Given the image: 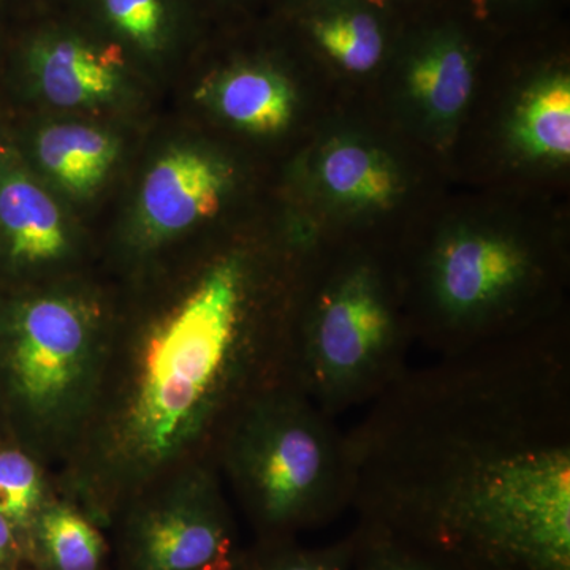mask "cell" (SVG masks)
Segmentation results:
<instances>
[{
    "mask_svg": "<svg viewBox=\"0 0 570 570\" xmlns=\"http://www.w3.org/2000/svg\"><path fill=\"white\" fill-rule=\"evenodd\" d=\"M39 469L18 450L0 452V515L10 524H24L39 505Z\"/></svg>",
    "mask_w": 570,
    "mask_h": 570,
    "instance_id": "obj_20",
    "label": "cell"
},
{
    "mask_svg": "<svg viewBox=\"0 0 570 570\" xmlns=\"http://www.w3.org/2000/svg\"><path fill=\"white\" fill-rule=\"evenodd\" d=\"M569 376L524 335L407 367L346 433L356 521L453 570H570Z\"/></svg>",
    "mask_w": 570,
    "mask_h": 570,
    "instance_id": "obj_1",
    "label": "cell"
},
{
    "mask_svg": "<svg viewBox=\"0 0 570 570\" xmlns=\"http://www.w3.org/2000/svg\"><path fill=\"white\" fill-rule=\"evenodd\" d=\"M291 14L307 50L356 77L389 61L401 29L365 0H303Z\"/></svg>",
    "mask_w": 570,
    "mask_h": 570,
    "instance_id": "obj_9",
    "label": "cell"
},
{
    "mask_svg": "<svg viewBox=\"0 0 570 570\" xmlns=\"http://www.w3.org/2000/svg\"><path fill=\"white\" fill-rule=\"evenodd\" d=\"M245 258L227 255L146 340L129 414L130 444L160 460L216 412L236 414L294 382V346L254 326Z\"/></svg>",
    "mask_w": 570,
    "mask_h": 570,
    "instance_id": "obj_2",
    "label": "cell"
},
{
    "mask_svg": "<svg viewBox=\"0 0 570 570\" xmlns=\"http://www.w3.org/2000/svg\"><path fill=\"white\" fill-rule=\"evenodd\" d=\"M316 170L326 197L347 208H387L400 194V175L389 157L351 138L330 141Z\"/></svg>",
    "mask_w": 570,
    "mask_h": 570,
    "instance_id": "obj_14",
    "label": "cell"
},
{
    "mask_svg": "<svg viewBox=\"0 0 570 570\" xmlns=\"http://www.w3.org/2000/svg\"><path fill=\"white\" fill-rule=\"evenodd\" d=\"M119 145L116 138L82 124H55L40 130L36 156L52 181L75 197H89L110 174Z\"/></svg>",
    "mask_w": 570,
    "mask_h": 570,
    "instance_id": "obj_15",
    "label": "cell"
},
{
    "mask_svg": "<svg viewBox=\"0 0 570 570\" xmlns=\"http://www.w3.org/2000/svg\"><path fill=\"white\" fill-rule=\"evenodd\" d=\"M228 174L209 154L178 148L165 153L146 175L140 219L154 242L171 238L219 212Z\"/></svg>",
    "mask_w": 570,
    "mask_h": 570,
    "instance_id": "obj_10",
    "label": "cell"
},
{
    "mask_svg": "<svg viewBox=\"0 0 570 570\" xmlns=\"http://www.w3.org/2000/svg\"><path fill=\"white\" fill-rule=\"evenodd\" d=\"M351 570H453L414 540L356 521Z\"/></svg>",
    "mask_w": 570,
    "mask_h": 570,
    "instance_id": "obj_18",
    "label": "cell"
},
{
    "mask_svg": "<svg viewBox=\"0 0 570 570\" xmlns=\"http://www.w3.org/2000/svg\"><path fill=\"white\" fill-rule=\"evenodd\" d=\"M407 326L373 262L333 269L294 337V384L325 414L370 404L407 370Z\"/></svg>",
    "mask_w": 570,
    "mask_h": 570,
    "instance_id": "obj_4",
    "label": "cell"
},
{
    "mask_svg": "<svg viewBox=\"0 0 570 570\" xmlns=\"http://www.w3.org/2000/svg\"><path fill=\"white\" fill-rule=\"evenodd\" d=\"M485 31L453 0L401 24L389 61L409 102L434 129H449L466 110Z\"/></svg>",
    "mask_w": 570,
    "mask_h": 570,
    "instance_id": "obj_6",
    "label": "cell"
},
{
    "mask_svg": "<svg viewBox=\"0 0 570 570\" xmlns=\"http://www.w3.org/2000/svg\"><path fill=\"white\" fill-rule=\"evenodd\" d=\"M367 6L373 7L390 20L397 24L414 20L419 14L441 6L445 0H365Z\"/></svg>",
    "mask_w": 570,
    "mask_h": 570,
    "instance_id": "obj_23",
    "label": "cell"
},
{
    "mask_svg": "<svg viewBox=\"0 0 570 570\" xmlns=\"http://www.w3.org/2000/svg\"><path fill=\"white\" fill-rule=\"evenodd\" d=\"M22 59L45 99L62 108L96 107L115 99L127 62L121 47L67 22H48L29 32Z\"/></svg>",
    "mask_w": 570,
    "mask_h": 570,
    "instance_id": "obj_8",
    "label": "cell"
},
{
    "mask_svg": "<svg viewBox=\"0 0 570 570\" xmlns=\"http://www.w3.org/2000/svg\"><path fill=\"white\" fill-rule=\"evenodd\" d=\"M549 283V266L527 239L483 225L438 236L422 266V333L453 355L521 335Z\"/></svg>",
    "mask_w": 570,
    "mask_h": 570,
    "instance_id": "obj_5",
    "label": "cell"
},
{
    "mask_svg": "<svg viewBox=\"0 0 570 570\" xmlns=\"http://www.w3.org/2000/svg\"><path fill=\"white\" fill-rule=\"evenodd\" d=\"M92 344L88 307L69 296L24 303L10 325L9 365L18 392L39 411L69 397L85 371Z\"/></svg>",
    "mask_w": 570,
    "mask_h": 570,
    "instance_id": "obj_7",
    "label": "cell"
},
{
    "mask_svg": "<svg viewBox=\"0 0 570 570\" xmlns=\"http://www.w3.org/2000/svg\"><path fill=\"white\" fill-rule=\"evenodd\" d=\"M45 549L59 570H97L104 543L99 532L70 509L48 510L40 521Z\"/></svg>",
    "mask_w": 570,
    "mask_h": 570,
    "instance_id": "obj_19",
    "label": "cell"
},
{
    "mask_svg": "<svg viewBox=\"0 0 570 570\" xmlns=\"http://www.w3.org/2000/svg\"><path fill=\"white\" fill-rule=\"evenodd\" d=\"M227 453L255 519L276 538L325 527L351 509L347 434L294 382L239 414L228 430Z\"/></svg>",
    "mask_w": 570,
    "mask_h": 570,
    "instance_id": "obj_3",
    "label": "cell"
},
{
    "mask_svg": "<svg viewBox=\"0 0 570 570\" xmlns=\"http://www.w3.org/2000/svg\"><path fill=\"white\" fill-rule=\"evenodd\" d=\"M512 138L531 159L569 160L570 80L562 67L542 71L521 97L513 116Z\"/></svg>",
    "mask_w": 570,
    "mask_h": 570,
    "instance_id": "obj_16",
    "label": "cell"
},
{
    "mask_svg": "<svg viewBox=\"0 0 570 570\" xmlns=\"http://www.w3.org/2000/svg\"><path fill=\"white\" fill-rule=\"evenodd\" d=\"M0 232L11 258L41 264L69 247L61 209L20 167L0 163Z\"/></svg>",
    "mask_w": 570,
    "mask_h": 570,
    "instance_id": "obj_12",
    "label": "cell"
},
{
    "mask_svg": "<svg viewBox=\"0 0 570 570\" xmlns=\"http://www.w3.org/2000/svg\"><path fill=\"white\" fill-rule=\"evenodd\" d=\"M13 553V534H11V524L9 520L0 515V568L9 562Z\"/></svg>",
    "mask_w": 570,
    "mask_h": 570,
    "instance_id": "obj_24",
    "label": "cell"
},
{
    "mask_svg": "<svg viewBox=\"0 0 570 570\" xmlns=\"http://www.w3.org/2000/svg\"><path fill=\"white\" fill-rule=\"evenodd\" d=\"M141 549L148 570H236L238 564L223 512L209 497L153 515Z\"/></svg>",
    "mask_w": 570,
    "mask_h": 570,
    "instance_id": "obj_11",
    "label": "cell"
},
{
    "mask_svg": "<svg viewBox=\"0 0 570 570\" xmlns=\"http://www.w3.org/2000/svg\"><path fill=\"white\" fill-rule=\"evenodd\" d=\"M487 31L491 29L530 28L550 9L553 0H453Z\"/></svg>",
    "mask_w": 570,
    "mask_h": 570,
    "instance_id": "obj_22",
    "label": "cell"
},
{
    "mask_svg": "<svg viewBox=\"0 0 570 570\" xmlns=\"http://www.w3.org/2000/svg\"><path fill=\"white\" fill-rule=\"evenodd\" d=\"M212 102L223 118L254 134H276L294 115L291 82L266 61H238L212 82Z\"/></svg>",
    "mask_w": 570,
    "mask_h": 570,
    "instance_id": "obj_13",
    "label": "cell"
},
{
    "mask_svg": "<svg viewBox=\"0 0 570 570\" xmlns=\"http://www.w3.org/2000/svg\"><path fill=\"white\" fill-rule=\"evenodd\" d=\"M279 2L283 3L285 9L291 11L292 9H295V7L298 6V3H302L303 0H279Z\"/></svg>",
    "mask_w": 570,
    "mask_h": 570,
    "instance_id": "obj_25",
    "label": "cell"
},
{
    "mask_svg": "<svg viewBox=\"0 0 570 570\" xmlns=\"http://www.w3.org/2000/svg\"><path fill=\"white\" fill-rule=\"evenodd\" d=\"M205 2L213 3V6H232V3L238 2V0H205Z\"/></svg>",
    "mask_w": 570,
    "mask_h": 570,
    "instance_id": "obj_26",
    "label": "cell"
},
{
    "mask_svg": "<svg viewBox=\"0 0 570 570\" xmlns=\"http://www.w3.org/2000/svg\"><path fill=\"white\" fill-rule=\"evenodd\" d=\"M354 532L316 549H299L285 543L257 562L250 570H351L354 558Z\"/></svg>",
    "mask_w": 570,
    "mask_h": 570,
    "instance_id": "obj_21",
    "label": "cell"
},
{
    "mask_svg": "<svg viewBox=\"0 0 570 570\" xmlns=\"http://www.w3.org/2000/svg\"><path fill=\"white\" fill-rule=\"evenodd\" d=\"M104 39L145 58L170 51L179 31L178 0H88Z\"/></svg>",
    "mask_w": 570,
    "mask_h": 570,
    "instance_id": "obj_17",
    "label": "cell"
}]
</instances>
